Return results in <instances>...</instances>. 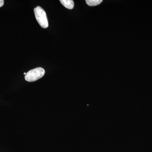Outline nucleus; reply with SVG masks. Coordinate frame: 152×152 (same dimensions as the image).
I'll use <instances>...</instances> for the list:
<instances>
[{
  "label": "nucleus",
  "mask_w": 152,
  "mask_h": 152,
  "mask_svg": "<svg viewBox=\"0 0 152 152\" xmlns=\"http://www.w3.org/2000/svg\"><path fill=\"white\" fill-rule=\"evenodd\" d=\"M4 4V0H0V7H3Z\"/></svg>",
  "instance_id": "5"
},
{
  "label": "nucleus",
  "mask_w": 152,
  "mask_h": 152,
  "mask_svg": "<svg viewBox=\"0 0 152 152\" xmlns=\"http://www.w3.org/2000/svg\"><path fill=\"white\" fill-rule=\"evenodd\" d=\"M102 2V0H86V3L89 6H96L100 4Z\"/></svg>",
  "instance_id": "4"
},
{
  "label": "nucleus",
  "mask_w": 152,
  "mask_h": 152,
  "mask_svg": "<svg viewBox=\"0 0 152 152\" xmlns=\"http://www.w3.org/2000/svg\"><path fill=\"white\" fill-rule=\"evenodd\" d=\"M64 7L69 10H72L74 7V2L72 0H61L60 1Z\"/></svg>",
  "instance_id": "3"
},
{
  "label": "nucleus",
  "mask_w": 152,
  "mask_h": 152,
  "mask_svg": "<svg viewBox=\"0 0 152 152\" xmlns=\"http://www.w3.org/2000/svg\"><path fill=\"white\" fill-rule=\"evenodd\" d=\"M36 20L40 26L44 28H46L48 27V22L47 18L46 12L43 9L39 6H38L34 9Z\"/></svg>",
  "instance_id": "1"
},
{
  "label": "nucleus",
  "mask_w": 152,
  "mask_h": 152,
  "mask_svg": "<svg viewBox=\"0 0 152 152\" xmlns=\"http://www.w3.org/2000/svg\"><path fill=\"white\" fill-rule=\"evenodd\" d=\"M45 74V70L42 67H38L28 72L25 75V80L27 81H36L42 77Z\"/></svg>",
  "instance_id": "2"
},
{
  "label": "nucleus",
  "mask_w": 152,
  "mask_h": 152,
  "mask_svg": "<svg viewBox=\"0 0 152 152\" xmlns=\"http://www.w3.org/2000/svg\"><path fill=\"white\" fill-rule=\"evenodd\" d=\"M26 72H25V73H24V75H26Z\"/></svg>",
  "instance_id": "6"
}]
</instances>
